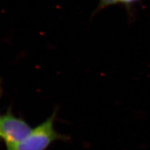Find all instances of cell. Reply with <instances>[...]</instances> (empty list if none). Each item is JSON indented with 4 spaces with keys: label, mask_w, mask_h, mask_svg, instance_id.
Here are the masks:
<instances>
[{
    "label": "cell",
    "mask_w": 150,
    "mask_h": 150,
    "mask_svg": "<svg viewBox=\"0 0 150 150\" xmlns=\"http://www.w3.org/2000/svg\"><path fill=\"white\" fill-rule=\"evenodd\" d=\"M0 93H1V88H0ZM0 120H1V117H0Z\"/></svg>",
    "instance_id": "obj_4"
},
{
    "label": "cell",
    "mask_w": 150,
    "mask_h": 150,
    "mask_svg": "<svg viewBox=\"0 0 150 150\" xmlns=\"http://www.w3.org/2000/svg\"><path fill=\"white\" fill-rule=\"evenodd\" d=\"M138 1L139 0H100V3L97 9L100 10L103 8L118 4H124L125 6H128Z\"/></svg>",
    "instance_id": "obj_3"
},
{
    "label": "cell",
    "mask_w": 150,
    "mask_h": 150,
    "mask_svg": "<svg viewBox=\"0 0 150 150\" xmlns=\"http://www.w3.org/2000/svg\"><path fill=\"white\" fill-rule=\"evenodd\" d=\"M56 111L43 123L32 129L21 143L18 150H45L56 140L66 139V137L56 131L54 123Z\"/></svg>",
    "instance_id": "obj_2"
},
{
    "label": "cell",
    "mask_w": 150,
    "mask_h": 150,
    "mask_svg": "<svg viewBox=\"0 0 150 150\" xmlns=\"http://www.w3.org/2000/svg\"><path fill=\"white\" fill-rule=\"evenodd\" d=\"M31 129L26 121L15 116L11 109L1 117L0 138L4 141L7 150H18Z\"/></svg>",
    "instance_id": "obj_1"
}]
</instances>
